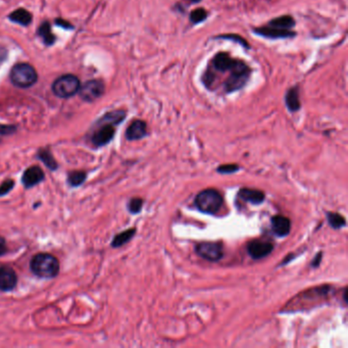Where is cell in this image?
Instances as JSON below:
<instances>
[{"instance_id": "cell-1", "label": "cell", "mask_w": 348, "mask_h": 348, "mask_svg": "<svg viewBox=\"0 0 348 348\" xmlns=\"http://www.w3.org/2000/svg\"><path fill=\"white\" fill-rule=\"evenodd\" d=\"M32 272L41 278H54L58 275L59 264L58 259L48 253H39L31 260Z\"/></svg>"}, {"instance_id": "cell-2", "label": "cell", "mask_w": 348, "mask_h": 348, "mask_svg": "<svg viewBox=\"0 0 348 348\" xmlns=\"http://www.w3.org/2000/svg\"><path fill=\"white\" fill-rule=\"evenodd\" d=\"M224 199L221 193L215 189H205L199 192L195 198L196 207L208 215L217 214L223 206Z\"/></svg>"}, {"instance_id": "cell-3", "label": "cell", "mask_w": 348, "mask_h": 348, "mask_svg": "<svg viewBox=\"0 0 348 348\" xmlns=\"http://www.w3.org/2000/svg\"><path fill=\"white\" fill-rule=\"evenodd\" d=\"M250 67L240 59H236V62L230 71V76L225 82V92L231 93L242 89L250 78Z\"/></svg>"}, {"instance_id": "cell-4", "label": "cell", "mask_w": 348, "mask_h": 348, "mask_svg": "<svg viewBox=\"0 0 348 348\" xmlns=\"http://www.w3.org/2000/svg\"><path fill=\"white\" fill-rule=\"evenodd\" d=\"M37 72L29 63H18L10 72V80L12 84L20 88H28L33 86L37 81Z\"/></svg>"}, {"instance_id": "cell-5", "label": "cell", "mask_w": 348, "mask_h": 348, "mask_svg": "<svg viewBox=\"0 0 348 348\" xmlns=\"http://www.w3.org/2000/svg\"><path fill=\"white\" fill-rule=\"evenodd\" d=\"M80 87V81L76 76L63 75L55 81L53 90L58 97L68 98L78 93Z\"/></svg>"}, {"instance_id": "cell-6", "label": "cell", "mask_w": 348, "mask_h": 348, "mask_svg": "<svg viewBox=\"0 0 348 348\" xmlns=\"http://www.w3.org/2000/svg\"><path fill=\"white\" fill-rule=\"evenodd\" d=\"M196 253L210 262H218L224 256L223 244L219 242H202L196 245Z\"/></svg>"}, {"instance_id": "cell-7", "label": "cell", "mask_w": 348, "mask_h": 348, "mask_svg": "<svg viewBox=\"0 0 348 348\" xmlns=\"http://www.w3.org/2000/svg\"><path fill=\"white\" fill-rule=\"evenodd\" d=\"M105 92V85L101 81L92 80L86 82L82 87H80L79 93L81 97L86 101H94L98 99Z\"/></svg>"}, {"instance_id": "cell-8", "label": "cell", "mask_w": 348, "mask_h": 348, "mask_svg": "<svg viewBox=\"0 0 348 348\" xmlns=\"http://www.w3.org/2000/svg\"><path fill=\"white\" fill-rule=\"evenodd\" d=\"M274 245L266 241H252L247 245V252L253 259H260L272 253Z\"/></svg>"}, {"instance_id": "cell-9", "label": "cell", "mask_w": 348, "mask_h": 348, "mask_svg": "<svg viewBox=\"0 0 348 348\" xmlns=\"http://www.w3.org/2000/svg\"><path fill=\"white\" fill-rule=\"evenodd\" d=\"M100 124H101V127L92 136V142L96 146H102L111 142L116 132L114 125L103 124V123H100Z\"/></svg>"}, {"instance_id": "cell-10", "label": "cell", "mask_w": 348, "mask_h": 348, "mask_svg": "<svg viewBox=\"0 0 348 348\" xmlns=\"http://www.w3.org/2000/svg\"><path fill=\"white\" fill-rule=\"evenodd\" d=\"M253 32L256 35L270 38V39H279V38H291L295 36V32L291 30H282V29H277L273 28L270 26H265L262 28L254 29Z\"/></svg>"}, {"instance_id": "cell-11", "label": "cell", "mask_w": 348, "mask_h": 348, "mask_svg": "<svg viewBox=\"0 0 348 348\" xmlns=\"http://www.w3.org/2000/svg\"><path fill=\"white\" fill-rule=\"evenodd\" d=\"M16 274L9 267H0V290H12L16 285Z\"/></svg>"}, {"instance_id": "cell-12", "label": "cell", "mask_w": 348, "mask_h": 348, "mask_svg": "<svg viewBox=\"0 0 348 348\" xmlns=\"http://www.w3.org/2000/svg\"><path fill=\"white\" fill-rule=\"evenodd\" d=\"M147 134V125L145 121L141 119H136L134 120L129 128L127 129L126 136L128 140L134 141V140H139L142 139L146 136Z\"/></svg>"}, {"instance_id": "cell-13", "label": "cell", "mask_w": 348, "mask_h": 348, "mask_svg": "<svg viewBox=\"0 0 348 348\" xmlns=\"http://www.w3.org/2000/svg\"><path fill=\"white\" fill-rule=\"evenodd\" d=\"M236 62V59L232 58L226 53H220L218 54L212 61L213 66L218 72H230L232 69L234 64Z\"/></svg>"}, {"instance_id": "cell-14", "label": "cell", "mask_w": 348, "mask_h": 348, "mask_svg": "<svg viewBox=\"0 0 348 348\" xmlns=\"http://www.w3.org/2000/svg\"><path fill=\"white\" fill-rule=\"evenodd\" d=\"M43 179H44V173L39 167H31L24 173L22 181L25 187L30 188L40 183Z\"/></svg>"}, {"instance_id": "cell-15", "label": "cell", "mask_w": 348, "mask_h": 348, "mask_svg": "<svg viewBox=\"0 0 348 348\" xmlns=\"http://www.w3.org/2000/svg\"><path fill=\"white\" fill-rule=\"evenodd\" d=\"M272 230L277 236H287L291 230L290 220L283 216H275L272 218Z\"/></svg>"}, {"instance_id": "cell-16", "label": "cell", "mask_w": 348, "mask_h": 348, "mask_svg": "<svg viewBox=\"0 0 348 348\" xmlns=\"http://www.w3.org/2000/svg\"><path fill=\"white\" fill-rule=\"evenodd\" d=\"M239 197L252 204H260L265 200V194L262 191L249 188H243L238 193Z\"/></svg>"}, {"instance_id": "cell-17", "label": "cell", "mask_w": 348, "mask_h": 348, "mask_svg": "<svg viewBox=\"0 0 348 348\" xmlns=\"http://www.w3.org/2000/svg\"><path fill=\"white\" fill-rule=\"evenodd\" d=\"M285 103L288 110L292 113H295L300 109L299 91L297 87H292L287 91L285 95Z\"/></svg>"}, {"instance_id": "cell-18", "label": "cell", "mask_w": 348, "mask_h": 348, "mask_svg": "<svg viewBox=\"0 0 348 348\" xmlns=\"http://www.w3.org/2000/svg\"><path fill=\"white\" fill-rule=\"evenodd\" d=\"M268 26L282 30H291L295 26V20L291 15H281L270 21Z\"/></svg>"}, {"instance_id": "cell-19", "label": "cell", "mask_w": 348, "mask_h": 348, "mask_svg": "<svg viewBox=\"0 0 348 348\" xmlns=\"http://www.w3.org/2000/svg\"><path fill=\"white\" fill-rule=\"evenodd\" d=\"M8 19L16 24H20L22 26H28L32 22V15L31 13L24 9V8H19L11 12L8 16Z\"/></svg>"}, {"instance_id": "cell-20", "label": "cell", "mask_w": 348, "mask_h": 348, "mask_svg": "<svg viewBox=\"0 0 348 348\" xmlns=\"http://www.w3.org/2000/svg\"><path fill=\"white\" fill-rule=\"evenodd\" d=\"M136 233V229H129L127 231H124V232L119 233L118 235H116V237L114 238L113 240V243L112 245L114 247H120L123 246L124 244H126L127 242H129L135 235Z\"/></svg>"}, {"instance_id": "cell-21", "label": "cell", "mask_w": 348, "mask_h": 348, "mask_svg": "<svg viewBox=\"0 0 348 348\" xmlns=\"http://www.w3.org/2000/svg\"><path fill=\"white\" fill-rule=\"evenodd\" d=\"M39 35L42 37L43 41L45 44L47 45H51L54 44L56 37L54 36V34L51 33V28L50 25L48 23H43L40 28H39Z\"/></svg>"}, {"instance_id": "cell-22", "label": "cell", "mask_w": 348, "mask_h": 348, "mask_svg": "<svg viewBox=\"0 0 348 348\" xmlns=\"http://www.w3.org/2000/svg\"><path fill=\"white\" fill-rule=\"evenodd\" d=\"M327 219H328L330 226L334 229H340L346 225V221L344 217L337 213H328Z\"/></svg>"}, {"instance_id": "cell-23", "label": "cell", "mask_w": 348, "mask_h": 348, "mask_svg": "<svg viewBox=\"0 0 348 348\" xmlns=\"http://www.w3.org/2000/svg\"><path fill=\"white\" fill-rule=\"evenodd\" d=\"M126 116V113L123 111H116V112H112L108 115L103 116L100 120V123L103 124H111V125H117L119 124Z\"/></svg>"}, {"instance_id": "cell-24", "label": "cell", "mask_w": 348, "mask_h": 348, "mask_svg": "<svg viewBox=\"0 0 348 348\" xmlns=\"http://www.w3.org/2000/svg\"><path fill=\"white\" fill-rule=\"evenodd\" d=\"M38 156L40 158V160L51 170H56L58 168V164L57 162L55 161L53 154L48 151V150H45V149H42L38 152Z\"/></svg>"}, {"instance_id": "cell-25", "label": "cell", "mask_w": 348, "mask_h": 348, "mask_svg": "<svg viewBox=\"0 0 348 348\" xmlns=\"http://www.w3.org/2000/svg\"><path fill=\"white\" fill-rule=\"evenodd\" d=\"M207 18V11L204 8H196L190 13V22L194 25L205 21Z\"/></svg>"}, {"instance_id": "cell-26", "label": "cell", "mask_w": 348, "mask_h": 348, "mask_svg": "<svg viewBox=\"0 0 348 348\" xmlns=\"http://www.w3.org/2000/svg\"><path fill=\"white\" fill-rule=\"evenodd\" d=\"M86 179V174L84 172H73L68 175V183L72 186L81 185Z\"/></svg>"}, {"instance_id": "cell-27", "label": "cell", "mask_w": 348, "mask_h": 348, "mask_svg": "<svg viewBox=\"0 0 348 348\" xmlns=\"http://www.w3.org/2000/svg\"><path fill=\"white\" fill-rule=\"evenodd\" d=\"M143 205V200L141 198H133L129 202V211L132 214H138Z\"/></svg>"}, {"instance_id": "cell-28", "label": "cell", "mask_w": 348, "mask_h": 348, "mask_svg": "<svg viewBox=\"0 0 348 348\" xmlns=\"http://www.w3.org/2000/svg\"><path fill=\"white\" fill-rule=\"evenodd\" d=\"M239 166L238 165H235V164H230V165H224V166H221L217 169V171L221 174H233V173H236L239 171Z\"/></svg>"}, {"instance_id": "cell-29", "label": "cell", "mask_w": 348, "mask_h": 348, "mask_svg": "<svg viewBox=\"0 0 348 348\" xmlns=\"http://www.w3.org/2000/svg\"><path fill=\"white\" fill-rule=\"evenodd\" d=\"M219 39H228V40H232L234 42H238L241 45H243L246 48H249V45L247 44L246 40H244L242 37L238 36L237 34H230V35H222L219 37Z\"/></svg>"}, {"instance_id": "cell-30", "label": "cell", "mask_w": 348, "mask_h": 348, "mask_svg": "<svg viewBox=\"0 0 348 348\" xmlns=\"http://www.w3.org/2000/svg\"><path fill=\"white\" fill-rule=\"evenodd\" d=\"M13 181H11V180H7V181H5L4 183H2L1 184V186H0V196L1 195H5L6 193H8L11 189H12V187H13Z\"/></svg>"}, {"instance_id": "cell-31", "label": "cell", "mask_w": 348, "mask_h": 348, "mask_svg": "<svg viewBox=\"0 0 348 348\" xmlns=\"http://www.w3.org/2000/svg\"><path fill=\"white\" fill-rule=\"evenodd\" d=\"M322 252H319V254L317 255V257H315V259H314V262L311 263V266L312 267H318L319 265H320V263H321V260H322Z\"/></svg>"}, {"instance_id": "cell-32", "label": "cell", "mask_w": 348, "mask_h": 348, "mask_svg": "<svg viewBox=\"0 0 348 348\" xmlns=\"http://www.w3.org/2000/svg\"><path fill=\"white\" fill-rule=\"evenodd\" d=\"M6 251V245H5V241L2 237H0V255L4 254Z\"/></svg>"}, {"instance_id": "cell-33", "label": "cell", "mask_w": 348, "mask_h": 348, "mask_svg": "<svg viewBox=\"0 0 348 348\" xmlns=\"http://www.w3.org/2000/svg\"><path fill=\"white\" fill-rule=\"evenodd\" d=\"M10 127H4V126H0V133L4 134V133H10Z\"/></svg>"}, {"instance_id": "cell-34", "label": "cell", "mask_w": 348, "mask_h": 348, "mask_svg": "<svg viewBox=\"0 0 348 348\" xmlns=\"http://www.w3.org/2000/svg\"><path fill=\"white\" fill-rule=\"evenodd\" d=\"M190 1H191V2H199L200 0H190Z\"/></svg>"}]
</instances>
